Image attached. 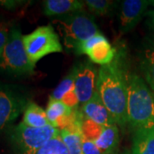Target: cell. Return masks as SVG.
Instances as JSON below:
<instances>
[{
    "label": "cell",
    "instance_id": "cell-1",
    "mask_svg": "<svg viewBox=\"0 0 154 154\" xmlns=\"http://www.w3.org/2000/svg\"><path fill=\"white\" fill-rule=\"evenodd\" d=\"M128 75L127 51L121 46L116 48L110 63L100 66L97 82V91L103 103L116 125L122 128L128 125Z\"/></svg>",
    "mask_w": 154,
    "mask_h": 154
},
{
    "label": "cell",
    "instance_id": "cell-19",
    "mask_svg": "<svg viewBox=\"0 0 154 154\" xmlns=\"http://www.w3.org/2000/svg\"><path fill=\"white\" fill-rule=\"evenodd\" d=\"M103 129L104 127L100 126L98 123L88 119L83 115V119L82 122V136L83 138L95 142L100 136Z\"/></svg>",
    "mask_w": 154,
    "mask_h": 154
},
{
    "label": "cell",
    "instance_id": "cell-20",
    "mask_svg": "<svg viewBox=\"0 0 154 154\" xmlns=\"http://www.w3.org/2000/svg\"><path fill=\"white\" fill-rule=\"evenodd\" d=\"M60 134L68 149L69 154H84L80 135L72 134L65 129L60 130Z\"/></svg>",
    "mask_w": 154,
    "mask_h": 154
},
{
    "label": "cell",
    "instance_id": "cell-25",
    "mask_svg": "<svg viewBox=\"0 0 154 154\" xmlns=\"http://www.w3.org/2000/svg\"><path fill=\"white\" fill-rule=\"evenodd\" d=\"M81 140H82V147L84 154H102L101 151L97 146L95 142L88 140L82 136L81 137Z\"/></svg>",
    "mask_w": 154,
    "mask_h": 154
},
{
    "label": "cell",
    "instance_id": "cell-7",
    "mask_svg": "<svg viewBox=\"0 0 154 154\" xmlns=\"http://www.w3.org/2000/svg\"><path fill=\"white\" fill-rule=\"evenodd\" d=\"M29 100L11 85H0V132L10 127L24 112Z\"/></svg>",
    "mask_w": 154,
    "mask_h": 154
},
{
    "label": "cell",
    "instance_id": "cell-14",
    "mask_svg": "<svg viewBox=\"0 0 154 154\" xmlns=\"http://www.w3.org/2000/svg\"><path fill=\"white\" fill-rule=\"evenodd\" d=\"M95 144L102 154H116L119 145V129L117 125L104 128Z\"/></svg>",
    "mask_w": 154,
    "mask_h": 154
},
{
    "label": "cell",
    "instance_id": "cell-26",
    "mask_svg": "<svg viewBox=\"0 0 154 154\" xmlns=\"http://www.w3.org/2000/svg\"><path fill=\"white\" fill-rule=\"evenodd\" d=\"M146 16H147V17L149 18V25L154 30V11H147Z\"/></svg>",
    "mask_w": 154,
    "mask_h": 154
},
{
    "label": "cell",
    "instance_id": "cell-11",
    "mask_svg": "<svg viewBox=\"0 0 154 154\" xmlns=\"http://www.w3.org/2000/svg\"><path fill=\"white\" fill-rule=\"evenodd\" d=\"M81 110L84 116L98 123L100 126L105 128L116 125L113 116L103 103L98 91L95 92L90 100L82 105Z\"/></svg>",
    "mask_w": 154,
    "mask_h": 154
},
{
    "label": "cell",
    "instance_id": "cell-28",
    "mask_svg": "<svg viewBox=\"0 0 154 154\" xmlns=\"http://www.w3.org/2000/svg\"><path fill=\"white\" fill-rule=\"evenodd\" d=\"M150 5H151L154 6V0L153 1H150Z\"/></svg>",
    "mask_w": 154,
    "mask_h": 154
},
{
    "label": "cell",
    "instance_id": "cell-22",
    "mask_svg": "<svg viewBox=\"0 0 154 154\" xmlns=\"http://www.w3.org/2000/svg\"><path fill=\"white\" fill-rule=\"evenodd\" d=\"M84 3L90 12L99 16L107 15L115 5V2L110 0H87Z\"/></svg>",
    "mask_w": 154,
    "mask_h": 154
},
{
    "label": "cell",
    "instance_id": "cell-13",
    "mask_svg": "<svg viewBox=\"0 0 154 154\" xmlns=\"http://www.w3.org/2000/svg\"><path fill=\"white\" fill-rule=\"evenodd\" d=\"M131 154H154V127L134 131Z\"/></svg>",
    "mask_w": 154,
    "mask_h": 154
},
{
    "label": "cell",
    "instance_id": "cell-12",
    "mask_svg": "<svg viewBox=\"0 0 154 154\" xmlns=\"http://www.w3.org/2000/svg\"><path fill=\"white\" fill-rule=\"evenodd\" d=\"M43 5L45 15L54 18L85 11V3L78 0H46Z\"/></svg>",
    "mask_w": 154,
    "mask_h": 154
},
{
    "label": "cell",
    "instance_id": "cell-17",
    "mask_svg": "<svg viewBox=\"0 0 154 154\" xmlns=\"http://www.w3.org/2000/svg\"><path fill=\"white\" fill-rule=\"evenodd\" d=\"M72 110V109L66 106L61 100H57L50 97L49 103L47 105L45 112L50 124L53 126L58 117L63 115L70 114Z\"/></svg>",
    "mask_w": 154,
    "mask_h": 154
},
{
    "label": "cell",
    "instance_id": "cell-24",
    "mask_svg": "<svg viewBox=\"0 0 154 154\" xmlns=\"http://www.w3.org/2000/svg\"><path fill=\"white\" fill-rule=\"evenodd\" d=\"M11 28L7 23H0V60L4 53Z\"/></svg>",
    "mask_w": 154,
    "mask_h": 154
},
{
    "label": "cell",
    "instance_id": "cell-18",
    "mask_svg": "<svg viewBox=\"0 0 154 154\" xmlns=\"http://www.w3.org/2000/svg\"><path fill=\"white\" fill-rule=\"evenodd\" d=\"M75 73H76V69H75V66H74L70 69L69 73L61 81V82L57 85V87L53 90L52 94L50 97L57 100H62L63 97L67 93L70 92L72 89H74Z\"/></svg>",
    "mask_w": 154,
    "mask_h": 154
},
{
    "label": "cell",
    "instance_id": "cell-5",
    "mask_svg": "<svg viewBox=\"0 0 154 154\" xmlns=\"http://www.w3.org/2000/svg\"><path fill=\"white\" fill-rule=\"evenodd\" d=\"M59 134L60 130L51 125L32 128L22 122L11 129L10 137L15 154H37L39 149Z\"/></svg>",
    "mask_w": 154,
    "mask_h": 154
},
{
    "label": "cell",
    "instance_id": "cell-9",
    "mask_svg": "<svg viewBox=\"0 0 154 154\" xmlns=\"http://www.w3.org/2000/svg\"><path fill=\"white\" fill-rule=\"evenodd\" d=\"M75 91L80 105H84L94 96L97 91L99 70L94 63L86 60L75 65Z\"/></svg>",
    "mask_w": 154,
    "mask_h": 154
},
{
    "label": "cell",
    "instance_id": "cell-21",
    "mask_svg": "<svg viewBox=\"0 0 154 154\" xmlns=\"http://www.w3.org/2000/svg\"><path fill=\"white\" fill-rule=\"evenodd\" d=\"M37 154H69V152L59 134L39 149Z\"/></svg>",
    "mask_w": 154,
    "mask_h": 154
},
{
    "label": "cell",
    "instance_id": "cell-6",
    "mask_svg": "<svg viewBox=\"0 0 154 154\" xmlns=\"http://www.w3.org/2000/svg\"><path fill=\"white\" fill-rule=\"evenodd\" d=\"M22 40L28 57L34 65L45 56L63 52L58 34L51 25L38 27L32 33L23 35Z\"/></svg>",
    "mask_w": 154,
    "mask_h": 154
},
{
    "label": "cell",
    "instance_id": "cell-4",
    "mask_svg": "<svg viewBox=\"0 0 154 154\" xmlns=\"http://www.w3.org/2000/svg\"><path fill=\"white\" fill-rule=\"evenodd\" d=\"M22 37L23 35L19 28H11L9 38L0 60V69L16 76L33 75L35 68L27 54Z\"/></svg>",
    "mask_w": 154,
    "mask_h": 154
},
{
    "label": "cell",
    "instance_id": "cell-16",
    "mask_svg": "<svg viewBox=\"0 0 154 154\" xmlns=\"http://www.w3.org/2000/svg\"><path fill=\"white\" fill-rule=\"evenodd\" d=\"M140 69L154 92V51L147 45H145L140 55Z\"/></svg>",
    "mask_w": 154,
    "mask_h": 154
},
{
    "label": "cell",
    "instance_id": "cell-3",
    "mask_svg": "<svg viewBox=\"0 0 154 154\" xmlns=\"http://www.w3.org/2000/svg\"><path fill=\"white\" fill-rule=\"evenodd\" d=\"M53 23L63 38L65 47L75 53L84 41L101 33L93 16L85 11L56 17Z\"/></svg>",
    "mask_w": 154,
    "mask_h": 154
},
{
    "label": "cell",
    "instance_id": "cell-8",
    "mask_svg": "<svg viewBox=\"0 0 154 154\" xmlns=\"http://www.w3.org/2000/svg\"><path fill=\"white\" fill-rule=\"evenodd\" d=\"M116 52V47H113L102 33H99L84 41L75 54H86L94 64L104 66L113 61Z\"/></svg>",
    "mask_w": 154,
    "mask_h": 154
},
{
    "label": "cell",
    "instance_id": "cell-15",
    "mask_svg": "<svg viewBox=\"0 0 154 154\" xmlns=\"http://www.w3.org/2000/svg\"><path fill=\"white\" fill-rule=\"evenodd\" d=\"M22 122L32 128H44L51 125L46 112L37 104L29 101L23 112Z\"/></svg>",
    "mask_w": 154,
    "mask_h": 154
},
{
    "label": "cell",
    "instance_id": "cell-10",
    "mask_svg": "<svg viewBox=\"0 0 154 154\" xmlns=\"http://www.w3.org/2000/svg\"><path fill=\"white\" fill-rule=\"evenodd\" d=\"M150 1L125 0L122 2L119 30L122 34L132 31L146 14Z\"/></svg>",
    "mask_w": 154,
    "mask_h": 154
},
{
    "label": "cell",
    "instance_id": "cell-23",
    "mask_svg": "<svg viewBox=\"0 0 154 154\" xmlns=\"http://www.w3.org/2000/svg\"><path fill=\"white\" fill-rule=\"evenodd\" d=\"M64 105L68 106L69 108H70L72 110H75L78 109V106L80 105L79 99L77 97L75 91V88L74 89H72L70 92L67 93L61 100Z\"/></svg>",
    "mask_w": 154,
    "mask_h": 154
},
{
    "label": "cell",
    "instance_id": "cell-27",
    "mask_svg": "<svg viewBox=\"0 0 154 154\" xmlns=\"http://www.w3.org/2000/svg\"><path fill=\"white\" fill-rule=\"evenodd\" d=\"M147 45H149L152 49L154 51V34H152V36H150L147 38Z\"/></svg>",
    "mask_w": 154,
    "mask_h": 154
},
{
    "label": "cell",
    "instance_id": "cell-2",
    "mask_svg": "<svg viewBox=\"0 0 154 154\" xmlns=\"http://www.w3.org/2000/svg\"><path fill=\"white\" fill-rule=\"evenodd\" d=\"M128 125L134 131L154 127V94L141 77L131 72L128 75Z\"/></svg>",
    "mask_w": 154,
    "mask_h": 154
}]
</instances>
